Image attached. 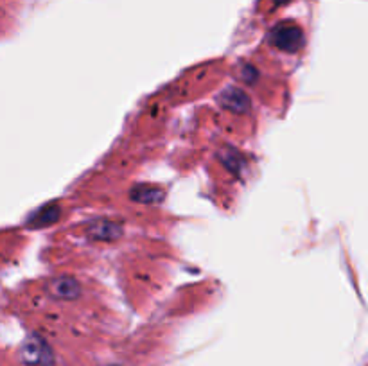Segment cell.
Wrapping results in <instances>:
<instances>
[{
    "instance_id": "cell-1",
    "label": "cell",
    "mask_w": 368,
    "mask_h": 366,
    "mask_svg": "<svg viewBox=\"0 0 368 366\" xmlns=\"http://www.w3.org/2000/svg\"><path fill=\"white\" fill-rule=\"evenodd\" d=\"M23 363L35 366H50L54 363L52 350L49 349V345L41 340L40 336H29L22 345L20 350Z\"/></svg>"
},
{
    "instance_id": "cell-2",
    "label": "cell",
    "mask_w": 368,
    "mask_h": 366,
    "mask_svg": "<svg viewBox=\"0 0 368 366\" xmlns=\"http://www.w3.org/2000/svg\"><path fill=\"white\" fill-rule=\"evenodd\" d=\"M271 41L278 49L286 50V52H296L304 44V35H302L300 27L284 23V26L275 27L271 32Z\"/></svg>"
},
{
    "instance_id": "cell-3",
    "label": "cell",
    "mask_w": 368,
    "mask_h": 366,
    "mask_svg": "<svg viewBox=\"0 0 368 366\" xmlns=\"http://www.w3.org/2000/svg\"><path fill=\"white\" fill-rule=\"evenodd\" d=\"M47 291L52 298L58 300H74L81 295V286L76 278L58 277L49 282Z\"/></svg>"
},
{
    "instance_id": "cell-4",
    "label": "cell",
    "mask_w": 368,
    "mask_h": 366,
    "mask_svg": "<svg viewBox=\"0 0 368 366\" xmlns=\"http://www.w3.org/2000/svg\"><path fill=\"white\" fill-rule=\"evenodd\" d=\"M221 104H223L226 110L235 113H244L250 110V99L246 97V94L239 88H226L221 94Z\"/></svg>"
},
{
    "instance_id": "cell-5",
    "label": "cell",
    "mask_w": 368,
    "mask_h": 366,
    "mask_svg": "<svg viewBox=\"0 0 368 366\" xmlns=\"http://www.w3.org/2000/svg\"><path fill=\"white\" fill-rule=\"evenodd\" d=\"M88 235L95 241H115L122 235V228L112 221H97L88 227Z\"/></svg>"
},
{
    "instance_id": "cell-6",
    "label": "cell",
    "mask_w": 368,
    "mask_h": 366,
    "mask_svg": "<svg viewBox=\"0 0 368 366\" xmlns=\"http://www.w3.org/2000/svg\"><path fill=\"white\" fill-rule=\"evenodd\" d=\"M130 196L133 201L139 203H160L166 196V192L160 187H153V185H137L131 189Z\"/></svg>"
},
{
    "instance_id": "cell-7",
    "label": "cell",
    "mask_w": 368,
    "mask_h": 366,
    "mask_svg": "<svg viewBox=\"0 0 368 366\" xmlns=\"http://www.w3.org/2000/svg\"><path fill=\"white\" fill-rule=\"evenodd\" d=\"M59 219V206L58 205H47L43 209L36 210L35 214L29 219V227L31 228H43L49 224L56 223Z\"/></svg>"
},
{
    "instance_id": "cell-8",
    "label": "cell",
    "mask_w": 368,
    "mask_h": 366,
    "mask_svg": "<svg viewBox=\"0 0 368 366\" xmlns=\"http://www.w3.org/2000/svg\"><path fill=\"white\" fill-rule=\"evenodd\" d=\"M277 4H284V2H287V0H275Z\"/></svg>"
}]
</instances>
